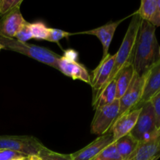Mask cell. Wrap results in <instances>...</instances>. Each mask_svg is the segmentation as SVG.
I'll list each match as a JSON object with an SVG mask.
<instances>
[{"label":"cell","instance_id":"6da1fadb","mask_svg":"<svg viewBox=\"0 0 160 160\" xmlns=\"http://www.w3.org/2000/svg\"><path fill=\"white\" fill-rule=\"evenodd\" d=\"M159 59V47L156 35V27L142 20L134 46L133 67L137 74H145Z\"/></svg>","mask_w":160,"mask_h":160},{"label":"cell","instance_id":"7a4b0ae2","mask_svg":"<svg viewBox=\"0 0 160 160\" xmlns=\"http://www.w3.org/2000/svg\"><path fill=\"white\" fill-rule=\"evenodd\" d=\"M141 22H142V19H141L140 16L137 12V11H136L131 16V22H130L129 26H128V30H127L126 34H125L124 38H123V40L122 42V44L120 45V48H119L118 52L115 54L116 58L113 68H112L110 76H109V80H108L105 88L108 84H110L117 78L119 72L127 64L130 63V62H132L133 63L134 46H135L136 39H137L138 33L139 28H140ZM105 88H103V90L105 89Z\"/></svg>","mask_w":160,"mask_h":160},{"label":"cell","instance_id":"3957f363","mask_svg":"<svg viewBox=\"0 0 160 160\" xmlns=\"http://www.w3.org/2000/svg\"><path fill=\"white\" fill-rule=\"evenodd\" d=\"M0 44L6 49L23 54L59 70L58 62L61 56L48 48L20 42L15 38H6L2 36H0Z\"/></svg>","mask_w":160,"mask_h":160},{"label":"cell","instance_id":"277c9868","mask_svg":"<svg viewBox=\"0 0 160 160\" xmlns=\"http://www.w3.org/2000/svg\"><path fill=\"white\" fill-rule=\"evenodd\" d=\"M130 134L138 142L148 141L160 134L156 128L154 107L150 101L141 106L138 118Z\"/></svg>","mask_w":160,"mask_h":160},{"label":"cell","instance_id":"5b68a950","mask_svg":"<svg viewBox=\"0 0 160 160\" xmlns=\"http://www.w3.org/2000/svg\"><path fill=\"white\" fill-rule=\"evenodd\" d=\"M45 145L33 136H0V149H9L27 156H38Z\"/></svg>","mask_w":160,"mask_h":160},{"label":"cell","instance_id":"8992f818","mask_svg":"<svg viewBox=\"0 0 160 160\" xmlns=\"http://www.w3.org/2000/svg\"><path fill=\"white\" fill-rule=\"evenodd\" d=\"M120 109L119 99L112 104L95 109V113L91 124V132L101 136L109 131L117 119Z\"/></svg>","mask_w":160,"mask_h":160},{"label":"cell","instance_id":"52a82bcc","mask_svg":"<svg viewBox=\"0 0 160 160\" xmlns=\"http://www.w3.org/2000/svg\"><path fill=\"white\" fill-rule=\"evenodd\" d=\"M145 79H146V73L142 76L134 73V78L128 90L126 91L124 95L119 99L120 109H119L118 117L126 112L137 107L143 94Z\"/></svg>","mask_w":160,"mask_h":160},{"label":"cell","instance_id":"ba28073f","mask_svg":"<svg viewBox=\"0 0 160 160\" xmlns=\"http://www.w3.org/2000/svg\"><path fill=\"white\" fill-rule=\"evenodd\" d=\"M115 58L116 55H111L109 53L106 57L102 59L98 67L92 72L90 85L92 86L93 91L95 92L94 94L92 104L95 102L109 80L113 68Z\"/></svg>","mask_w":160,"mask_h":160},{"label":"cell","instance_id":"9c48e42d","mask_svg":"<svg viewBox=\"0 0 160 160\" xmlns=\"http://www.w3.org/2000/svg\"><path fill=\"white\" fill-rule=\"evenodd\" d=\"M140 112L141 107H136L122 114L116 120L109 131L112 134L114 142L131 133L137 122Z\"/></svg>","mask_w":160,"mask_h":160},{"label":"cell","instance_id":"30bf717a","mask_svg":"<svg viewBox=\"0 0 160 160\" xmlns=\"http://www.w3.org/2000/svg\"><path fill=\"white\" fill-rule=\"evenodd\" d=\"M114 142L111 132L97 138L95 141L79 151L71 154L73 160H92L104 148Z\"/></svg>","mask_w":160,"mask_h":160},{"label":"cell","instance_id":"8fae6325","mask_svg":"<svg viewBox=\"0 0 160 160\" xmlns=\"http://www.w3.org/2000/svg\"><path fill=\"white\" fill-rule=\"evenodd\" d=\"M128 17L125 18L120 19L117 21H110L109 23H106L103 26L99 27V28H95V29L89 30V31H81V32L74 33V34H90V35H95L98 38L101 42L103 48V55L102 58L106 57L109 54V48L110 46V44L112 42V38H113L114 34L118 28L119 25L126 20Z\"/></svg>","mask_w":160,"mask_h":160},{"label":"cell","instance_id":"7c38bea8","mask_svg":"<svg viewBox=\"0 0 160 160\" xmlns=\"http://www.w3.org/2000/svg\"><path fill=\"white\" fill-rule=\"evenodd\" d=\"M24 21L20 6H17L0 19V36L6 38H14Z\"/></svg>","mask_w":160,"mask_h":160},{"label":"cell","instance_id":"4fadbf2b","mask_svg":"<svg viewBox=\"0 0 160 160\" xmlns=\"http://www.w3.org/2000/svg\"><path fill=\"white\" fill-rule=\"evenodd\" d=\"M156 158H160V134L139 142L134 152L126 160H152Z\"/></svg>","mask_w":160,"mask_h":160},{"label":"cell","instance_id":"5bb4252c","mask_svg":"<svg viewBox=\"0 0 160 160\" xmlns=\"http://www.w3.org/2000/svg\"><path fill=\"white\" fill-rule=\"evenodd\" d=\"M159 91H160V57L146 73L143 94L137 107H141L142 104L149 102Z\"/></svg>","mask_w":160,"mask_h":160},{"label":"cell","instance_id":"9a60e30c","mask_svg":"<svg viewBox=\"0 0 160 160\" xmlns=\"http://www.w3.org/2000/svg\"><path fill=\"white\" fill-rule=\"evenodd\" d=\"M59 70L67 77L73 80H81L87 84H91V75L86 67L78 61L67 59L61 56L58 62Z\"/></svg>","mask_w":160,"mask_h":160},{"label":"cell","instance_id":"2e32d148","mask_svg":"<svg viewBox=\"0 0 160 160\" xmlns=\"http://www.w3.org/2000/svg\"><path fill=\"white\" fill-rule=\"evenodd\" d=\"M134 70L132 62L127 64L117 74L116 80L117 84V99H120L130 86L134 75Z\"/></svg>","mask_w":160,"mask_h":160},{"label":"cell","instance_id":"e0dca14e","mask_svg":"<svg viewBox=\"0 0 160 160\" xmlns=\"http://www.w3.org/2000/svg\"><path fill=\"white\" fill-rule=\"evenodd\" d=\"M138 143L139 142L135 140L131 134H126L114 142L117 152L123 160H126L134 152Z\"/></svg>","mask_w":160,"mask_h":160},{"label":"cell","instance_id":"ac0fdd59","mask_svg":"<svg viewBox=\"0 0 160 160\" xmlns=\"http://www.w3.org/2000/svg\"><path fill=\"white\" fill-rule=\"evenodd\" d=\"M116 100H117V84H116V80H113L110 84L105 88L96 102L92 104V106L94 109H95L98 107L112 104Z\"/></svg>","mask_w":160,"mask_h":160},{"label":"cell","instance_id":"d6986e66","mask_svg":"<svg viewBox=\"0 0 160 160\" xmlns=\"http://www.w3.org/2000/svg\"><path fill=\"white\" fill-rule=\"evenodd\" d=\"M158 0H142L141 6L137 10L142 20L150 22L156 12Z\"/></svg>","mask_w":160,"mask_h":160},{"label":"cell","instance_id":"ffe728a7","mask_svg":"<svg viewBox=\"0 0 160 160\" xmlns=\"http://www.w3.org/2000/svg\"><path fill=\"white\" fill-rule=\"evenodd\" d=\"M92 160H123L121 156L117 152L114 142L106 148L100 152Z\"/></svg>","mask_w":160,"mask_h":160},{"label":"cell","instance_id":"44dd1931","mask_svg":"<svg viewBox=\"0 0 160 160\" xmlns=\"http://www.w3.org/2000/svg\"><path fill=\"white\" fill-rule=\"evenodd\" d=\"M31 30L33 38L36 40H46L48 28L42 21L31 23Z\"/></svg>","mask_w":160,"mask_h":160},{"label":"cell","instance_id":"7402d4cb","mask_svg":"<svg viewBox=\"0 0 160 160\" xmlns=\"http://www.w3.org/2000/svg\"><path fill=\"white\" fill-rule=\"evenodd\" d=\"M71 35H75L74 33L67 32V31L57 29V28H48V35L45 41L56 42L59 47H61V45H59V41L62 38H68Z\"/></svg>","mask_w":160,"mask_h":160},{"label":"cell","instance_id":"603a6c76","mask_svg":"<svg viewBox=\"0 0 160 160\" xmlns=\"http://www.w3.org/2000/svg\"><path fill=\"white\" fill-rule=\"evenodd\" d=\"M38 156L42 160H73L71 154H62L53 152L46 147L42 148Z\"/></svg>","mask_w":160,"mask_h":160},{"label":"cell","instance_id":"cb8c5ba5","mask_svg":"<svg viewBox=\"0 0 160 160\" xmlns=\"http://www.w3.org/2000/svg\"><path fill=\"white\" fill-rule=\"evenodd\" d=\"M14 38L22 42H26L27 41L32 39L33 37L31 30V23L25 20L23 24L20 26V29L18 30Z\"/></svg>","mask_w":160,"mask_h":160},{"label":"cell","instance_id":"d4e9b609","mask_svg":"<svg viewBox=\"0 0 160 160\" xmlns=\"http://www.w3.org/2000/svg\"><path fill=\"white\" fill-rule=\"evenodd\" d=\"M23 2L22 0H0V16L3 17Z\"/></svg>","mask_w":160,"mask_h":160},{"label":"cell","instance_id":"484cf974","mask_svg":"<svg viewBox=\"0 0 160 160\" xmlns=\"http://www.w3.org/2000/svg\"><path fill=\"white\" fill-rule=\"evenodd\" d=\"M28 156L9 149H0V160H16L23 159Z\"/></svg>","mask_w":160,"mask_h":160},{"label":"cell","instance_id":"4316f807","mask_svg":"<svg viewBox=\"0 0 160 160\" xmlns=\"http://www.w3.org/2000/svg\"><path fill=\"white\" fill-rule=\"evenodd\" d=\"M150 102L154 107L155 113H156V128L160 131V91L157 92L152 98H151Z\"/></svg>","mask_w":160,"mask_h":160},{"label":"cell","instance_id":"83f0119b","mask_svg":"<svg viewBox=\"0 0 160 160\" xmlns=\"http://www.w3.org/2000/svg\"><path fill=\"white\" fill-rule=\"evenodd\" d=\"M150 23L155 27L160 26V0H158L157 8H156V12H155L154 16L152 18Z\"/></svg>","mask_w":160,"mask_h":160},{"label":"cell","instance_id":"f1b7e54d","mask_svg":"<svg viewBox=\"0 0 160 160\" xmlns=\"http://www.w3.org/2000/svg\"><path fill=\"white\" fill-rule=\"evenodd\" d=\"M62 56L70 60L77 61L78 59V53L73 49H67L64 51V55Z\"/></svg>","mask_w":160,"mask_h":160},{"label":"cell","instance_id":"f546056e","mask_svg":"<svg viewBox=\"0 0 160 160\" xmlns=\"http://www.w3.org/2000/svg\"><path fill=\"white\" fill-rule=\"evenodd\" d=\"M27 160H42L39 156H30L26 158Z\"/></svg>","mask_w":160,"mask_h":160},{"label":"cell","instance_id":"4dcf8cb0","mask_svg":"<svg viewBox=\"0 0 160 160\" xmlns=\"http://www.w3.org/2000/svg\"><path fill=\"white\" fill-rule=\"evenodd\" d=\"M3 48H5L4 46H3V45H2V44H0V51H1L2 49H3Z\"/></svg>","mask_w":160,"mask_h":160},{"label":"cell","instance_id":"1f68e13d","mask_svg":"<svg viewBox=\"0 0 160 160\" xmlns=\"http://www.w3.org/2000/svg\"><path fill=\"white\" fill-rule=\"evenodd\" d=\"M16 160H27L26 158H23V159H16Z\"/></svg>","mask_w":160,"mask_h":160},{"label":"cell","instance_id":"d6a6232c","mask_svg":"<svg viewBox=\"0 0 160 160\" xmlns=\"http://www.w3.org/2000/svg\"><path fill=\"white\" fill-rule=\"evenodd\" d=\"M158 159H159V158H156V159H152V160H157Z\"/></svg>","mask_w":160,"mask_h":160}]
</instances>
